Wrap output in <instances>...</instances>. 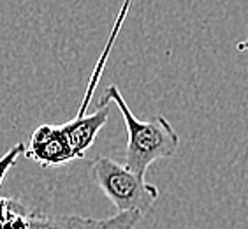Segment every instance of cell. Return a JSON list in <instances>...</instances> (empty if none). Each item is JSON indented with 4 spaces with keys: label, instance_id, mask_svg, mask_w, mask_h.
I'll return each mask as SVG.
<instances>
[{
    "label": "cell",
    "instance_id": "obj_1",
    "mask_svg": "<svg viewBox=\"0 0 248 229\" xmlns=\"http://www.w3.org/2000/svg\"><path fill=\"white\" fill-rule=\"evenodd\" d=\"M115 102L124 116L127 129V147H125V166L138 175H146L153 163L160 159H171L180 147V136L169 120L155 116L152 120H139L134 116L125 97L116 85L108 86L100 99V106Z\"/></svg>",
    "mask_w": 248,
    "mask_h": 229
},
{
    "label": "cell",
    "instance_id": "obj_2",
    "mask_svg": "<svg viewBox=\"0 0 248 229\" xmlns=\"http://www.w3.org/2000/svg\"><path fill=\"white\" fill-rule=\"evenodd\" d=\"M92 178L118 213L144 215L158 197V189L144 180L143 175L109 157H97L92 163Z\"/></svg>",
    "mask_w": 248,
    "mask_h": 229
},
{
    "label": "cell",
    "instance_id": "obj_3",
    "mask_svg": "<svg viewBox=\"0 0 248 229\" xmlns=\"http://www.w3.org/2000/svg\"><path fill=\"white\" fill-rule=\"evenodd\" d=\"M25 157L43 167H57L76 161L62 125L44 124L33 131Z\"/></svg>",
    "mask_w": 248,
    "mask_h": 229
},
{
    "label": "cell",
    "instance_id": "obj_4",
    "mask_svg": "<svg viewBox=\"0 0 248 229\" xmlns=\"http://www.w3.org/2000/svg\"><path fill=\"white\" fill-rule=\"evenodd\" d=\"M141 217V213H116L106 219H92L81 215H49L32 208L29 229H136Z\"/></svg>",
    "mask_w": 248,
    "mask_h": 229
},
{
    "label": "cell",
    "instance_id": "obj_5",
    "mask_svg": "<svg viewBox=\"0 0 248 229\" xmlns=\"http://www.w3.org/2000/svg\"><path fill=\"white\" fill-rule=\"evenodd\" d=\"M108 116H109V108L100 106L92 114H85L79 111L76 118L62 124V129L76 159H85V152L93 145L97 134L108 122Z\"/></svg>",
    "mask_w": 248,
    "mask_h": 229
},
{
    "label": "cell",
    "instance_id": "obj_6",
    "mask_svg": "<svg viewBox=\"0 0 248 229\" xmlns=\"http://www.w3.org/2000/svg\"><path fill=\"white\" fill-rule=\"evenodd\" d=\"M25 152H27V145H25V143H16L15 147L7 150V153H5V155H2V157H0V185H2V181H4L7 171H9L11 167L18 163L19 155H21V153H25Z\"/></svg>",
    "mask_w": 248,
    "mask_h": 229
},
{
    "label": "cell",
    "instance_id": "obj_7",
    "mask_svg": "<svg viewBox=\"0 0 248 229\" xmlns=\"http://www.w3.org/2000/svg\"><path fill=\"white\" fill-rule=\"evenodd\" d=\"M236 49H238V51H248V37L243 39V41H239V43H236Z\"/></svg>",
    "mask_w": 248,
    "mask_h": 229
}]
</instances>
